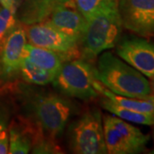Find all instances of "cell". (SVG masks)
<instances>
[{
  "label": "cell",
  "instance_id": "3",
  "mask_svg": "<svg viewBox=\"0 0 154 154\" xmlns=\"http://www.w3.org/2000/svg\"><path fill=\"white\" fill-rule=\"evenodd\" d=\"M30 110L44 133L56 139L63 134L73 110L71 102L54 93L35 94L30 99Z\"/></svg>",
  "mask_w": 154,
  "mask_h": 154
},
{
  "label": "cell",
  "instance_id": "2",
  "mask_svg": "<svg viewBox=\"0 0 154 154\" xmlns=\"http://www.w3.org/2000/svg\"><path fill=\"white\" fill-rule=\"evenodd\" d=\"M122 28L118 2L100 10L87 22L81 39L83 56L93 59L106 50L116 47Z\"/></svg>",
  "mask_w": 154,
  "mask_h": 154
},
{
  "label": "cell",
  "instance_id": "20",
  "mask_svg": "<svg viewBox=\"0 0 154 154\" xmlns=\"http://www.w3.org/2000/svg\"><path fill=\"white\" fill-rule=\"evenodd\" d=\"M9 153V133L5 129L0 132V154Z\"/></svg>",
  "mask_w": 154,
  "mask_h": 154
},
{
  "label": "cell",
  "instance_id": "22",
  "mask_svg": "<svg viewBox=\"0 0 154 154\" xmlns=\"http://www.w3.org/2000/svg\"><path fill=\"white\" fill-rule=\"evenodd\" d=\"M6 119L5 116L0 114V132L6 128Z\"/></svg>",
  "mask_w": 154,
  "mask_h": 154
},
{
  "label": "cell",
  "instance_id": "17",
  "mask_svg": "<svg viewBox=\"0 0 154 154\" xmlns=\"http://www.w3.org/2000/svg\"><path fill=\"white\" fill-rule=\"evenodd\" d=\"M101 105L104 109L108 110L109 112L112 113L114 116H118L119 118H121L124 121L141 124V125H146V126L154 125V116L139 113L136 111L125 109L115 104L114 102H112L110 99L105 96L101 101Z\"/></svg>",
  "mask_w": 154,
  "mask_h": 154
},
{
  "label": "cell",
  "instance_id": "4",
  "mask_svg": "<svg viewBox=\"0 0 154 154\" xmlns=\"http://www.w3.org/2000/svg\"><path fill=\"white\" fill-rule=\"evenodd\" d=\"M98 82L96 69L87 61L69 59L61 66L53 85L69 97L87 100L99 95L95 84Z\"/></svg>",
  "mask_w": 154,
  "mask_h": 154
},
{
  "label": "cell",
  "instance_id": "10",
  "mask_svg": "<svg viewBox=\"0 0 154 154\" xmlns=\"http://www.w3.org/2000/svg\"><path fill=\"white\" fill-rule=\"evenodd\" d=\"M46 22L79 43L87 26L86 19L77 10L73 0L57 5Z\"/></svg>",
  "mask_w": 154,
  "mask_h": 154
},
{
  "label": "cell",
  "instance_id": "16",
  "mask_svg": "<svg viewBox=\"0 0 154 154\" xmlns=\"http://www.w3.org/2000/svg\"><path fill=\"white\" fill-rule=\"evenodd\" d=\"M20 73L26 82L38 86H45L53 82L57 75L37 66L23 56Z\"/></svg>",
  "mask_w": 154,
  "mask_h": 154
},
{
  "label": "cell",
  "instance_id": "5",
  "mask_svg": "<svg viewBox=\"0 0 154 154\" xmlns=\"http://www.w3.org/2000/svg\"><path fill=\"white\" fill-rule=\"evenodd\" d=\"M103 128L107 153L135 154L146 150L149 135L116 116L105 115Z\"/></svg>",
  "mask_w": 154,
  "mask_h": 154
},
{
  "label": "cell",
  "instance_id": "13",
  "mask_svg": "<svg viewBox=\"0 0 154 154\" xmlns=\"http://www.w3.org/2000/svg\"><path fill=\"white\" fill-rule=\"evenodd\" d=\"M40 127L36 122H26L22 126L11 125L9 129V153L27 154L31 152L35 135Z\"/></svg>",
  "mask_w": 154,
  "mask_h": 154
},
{
  "label": "cell",
  "instance_id": "11",
  "mask_svg": "<svg viewBox=\"0 0 154 154\" xmlns=\"http://www.w3.org/2000/svg\"><path fill=\"white\" fill-rule=\"evenodd\" d=\"M27 40L25 29L22 27H15L2 42L0 63L5 75L11 76L20 72Z\"/></svg>",
  "mask_w": 154,
  "mask_h": 154
},
{
  "label": "cell",
  "instance_id": "23",
  "mask_svg": "<svg viewBox=\"0 0 154 154\" xmlns=\"http://www.w3.org/2000/svg\"><path fill=\"white\" fill-rule=\"evenodd\" d=\"M149 83H150V87H151V91H152V95L154 96V76L150 78L149 80Z\"/></svg>",
  "mask_w": 154,
  "mask_h": 154
},
{
  "label": "cell",
  "instance_id": "14",
  "mask_svg": "<svg viewBox=\"0 0 154 154\" xmlns=\"http://www.w3.org/2000/svg\"><path fill=\"white\" fill-rule=\"evenodd\" d=\"M95 87L96 89L99 91V94L108 98L119 106H122L128 110L136 111L139 113L154 116V100L152 95L147 99H136V98L120 96L113 94L108 89H106L99 81L96 82Z\"/></svg>",
  "mask_w": 154,
  "mask_h": 154
},
{
  "label": "cell",
  "instance_id": "12",
  "mask_svg": "<svg viewBox=\"0 0 154 154\" xmlns=\"http://www.w3.org/2000/svg\"><path fill=\"white\" fill-rule=\"evenodd\" d=\"M68 0H25L19 8L18 19L26 26L46 21L60 3Z\"/></svg>",
  "mask_w": 154,
  "mask_h": 154
},
{
  "label": "cell",
  "instance_id": "15",
  "mask_svg": "<svg viewBox=\"0 0 154 154\" xmlns=\"http://www.w3.org/2000/svg\"><path fill=\"white\" fill-rule=\"evenodd\" d=\"M24 57L37 66L57 75L61 66L64 62L63 57L51 50L26 44L24 48Z\"/></svg>",
  "mask_w": 154,
  "mask_h": 154
},
{
  "label": "cell",
  "instance_id": "24",
  "mask_svg": "<svg viewBox=\"0 0 154 154\" xmlns=\"http://www.w3.org/2000/svg\"><path fill=\"white\" fill-rule=\"evenodd\" d=\"M152 99H153V100H154V96H152Z\"/></svg>",
  "mask_w": 154,
  "mask_h": 154
},
{
  "label": "cell",
  "instance_id": "21",
  "mask_svg": "<svg viewBox=\"0 0 154 154\" xmlns=\"http://www.w3.org/2000/svg\"><path fill=\"white\" fill-rule=\"evenodd\" d=\"M0 5L2 7H5L6 9L17 11V0H0Z\"/></svg>",
  "mask_w": 154,
  "mask_h": 154
},
{
  "label": "cell",
  "instance_id": "7",
  "mask_svg": "<svg viewBox=\"0 0 154 154\" xmlns=\"http://www.w3.org/2000/svg\"><path fill=\"white\" fill-rule=\"evenodd\" d=\"M24 29L29 44L53 51L63 61L73 59L78 54L79 42L46 21L28 25Z\"/></svg>",
  "mask_w": 154,
  "mask_h": 154
},
{
  "label": "cell",
  "instance_id": "19",
  "mask_svg": "<svg viewBox=\"0 0 154 154\" xmlns=\"http://www.w3.org/2000/svg\"><path fill=\"white\" fill-rule=\"evenodd\" d=\"M17 23V11L0 7V42H3Z\"/></svg>",
  "mask_w": 154,
  "mask_h": 154
},
{
  "label": "cell",
  "instance_id": "8",
  "mask_svg": "<svg viewBox=\"0 0 154 154\" xmlns=\"http://www.w3.org/2000/svg\"><path fill=\"white\" fill-rule=\"evenodd\" d=\"M122 27L140 37L154 36V0H118Z\"/></svg>",
  "mask_w": 154,
  "mask_h": 154
},
{
  "label": "cell",
  "instance_id": "1",
  "mask_svg": "<svg viewBox=\"0 0 154 154\" xmlns=\"http://www.w3.org/2000/svg\"><path fill=\"white\" fill-rule=\"evenodd\" d=\"M96 75L106 89L117 95L136 99L152 95L147 78L110 51L102 52L99 57Z\"/></svg>",
  "mask_w": 154,
  "mask_h": 154
},
{
  "label": "cell",
  "instance_id": "6",
  "mask_svg": "<svg viewBox=\"0 0 154 154\" xmlns=\"http://www.w3.org/2000/svg\"><path fill=\"white\" fill-rule=\"evenodd\" d=\"M69 144L75 153H107L103 118L99 110H88L72 125Z\"/></svg>",
  "mask_w": 154,
  "mask_h": 154
},
{
  "label": "cell",
  "instance_id": "18",
  "mask_svg": "<svg viewBox=\"0 0 154 154\" xmlns=\"http://www.w3.org/2000/svg\"><path fill=\"white\" fill-rule=\"evenodd\" d=\"M77 10L88 22L100 10L118 0H73Z\"/></svg>",
  "mask_w": 154,
  "mask_h": 154
},
{
  "label": "cell",
  "instance_id": "25",
  "mask_svg": "<svg viewBox=\"0 0 154 154\" xmlns=\"http://www.w3.org/2000/svg\"><path fill=\"white\" fill-rule=\"evenodd\" d=\"M153 138H154V134H153Z\"/></svg>",
  "mask_w": 154,
  "mask_h": 154
},
{
  "label": "cell",
  "instance_id": "9",
  "mask_svg": "<svg viewBox=\"0 0 154 154\" xmlns=\"http://www.w3.org/2000/svg\"><path fill=\"white\" fill-rule=\"evenodd\" d=\"M118 57L146 78L154 76V43L139 37L120 38L116 45Z\"/></svg>",
  "mask_w": 154,
  "mask_h": 154
}]
</instances>
